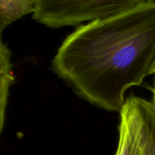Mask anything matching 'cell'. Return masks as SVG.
<instances>
[{"mask_svg": "<svg viewBox=\"0 0 155 155\" xmlns=\"http://www.w3.org/2000/svg\"><path fill=\"white\" fill-rule=\"evenodd\" d=\"M119 112V138L115 155H142L140 120L134 96L127 98Z\"/></svg>", "mask_w": 155, "mask_h": 155, "instance_id": "3", "label": "cell"}, {"mask_svg": "<svg viewBox=\"0 0 155 155\" xmlns=\"http://www.w3.org/2000/svg\"><path fill=\"white\" fill-rule=\"evenodd\" d=\"M36 0H0V32L28 14H33Z\"/></svg>", "mask_w": 155, "mask_h": 155, "instance_id": "6", "label": "cell"}, {"mask_svg": "<svg viewBox=\"0 0 155 155\" xmlns=\"http://www.w3.org/2000/svg\"><path fill=\"white\" fill-rule=\"evenodd\" d=\"M134 97L140 120L142 155H155V106L151 101Z\"/></svg>", "mask_w": 155, "mask_h": 155, "instance_id": "4", "label": "cell"}, {"mask_svg": "<svg viewBox=\"0 0 155 155\" xmlns=\"http://www.w3.org/2000/svg\"><path fill=\"white\" fill-rule=\"evenodd\" d=\"M12 53L8 46L0 40V131H2L5 119L6 109L8 100L9 90L13 84L15 77L13 73Z\"/></svg>", "mask_w": 155, "mask_h": 155, "instance_id": "5", "label": "cell"}, {"mask_svg": "<svg viewBox=\"0 0 155 155\" xmlns=\"http://www.w3.org/2000/svg\"><path fill=\"white\" fill-rule=\"evenodd\" d=\"M155 74V61L154 62V64H153L152 65V68H151V74Z\"/></svg>", "mask_w": 155, "mask_h": 155, "instance_id": "8", "label": "cell"}, {"mask_svg": "<svg viewBox=\"0 0 155 155\" xmlns=\"http://www.w3.org/2000/svg\"><path fill=\"white\" fill-rule=\"evenodd\" d=\"M155 61V2L79 26L51 62L56 75L78 97L120 112L128 89L142 84Z\"/></svg>", "mask_w": 155, "mask_h": 155, "instance_id": "1", "label": "cell"}, {"mask_svg": "<svg viewBox=\"0 0 155 155\" xmlns=\"http://www.w3.org/2000/svg\"><path fill=\"white\" fill-rule=\"evenodd\" d=\"M145 0H36L33 18L50 28L77 26L107 18Z\"/></svg>", "mask_w": 155, "mask_h": 155, "instance_id": "2", "label": "cell"}, {"mask_svg": "<svg viewBox=\"0 0 155 155\" xmlns=\"http://www.w3.org/2000/svg\"><path fill=\"white\" fill-rule=\"evenodd\" d=\"M152 94H153V97H152V100H151V102H152V103L155 106V77H154V87H153L152 88Z\"/></svg>", "mask_w": 155, "mask_h": 155, "instance_id": "7", "label": "cell"}]
</instances>
